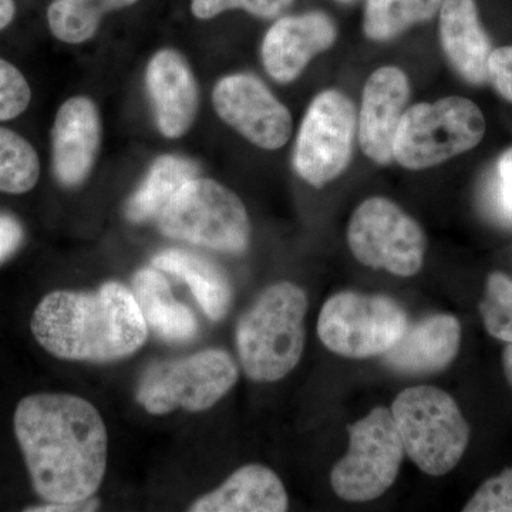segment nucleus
I'll return each mask as SVG.
<instances>
[{
    "label": "nucleus",
    "instance_id": "5",
    "mask_svg": "<svg viewBox=\"0 0 512 512\" xmlns=\"http://www.w3.org/2000/svg\"><path fill=\"white\" fill-rule=\"evenodd\" d=\"M484 114L474 101L448 96L404 111L393 144V160L407 170L436 167L483 141Z\"/></svg>",
    "mask_w": 512,
    "mask_h": 512
},
{
    "label": "nucleus",
    "instance_id": "33",
    "mask_svg": "<svg viewBox=\"0 0 512 512\" xmlns=\"http://www.w3.org/2000/svg\"><path fill=\"white\" fill-rule=\"evenodd\" d=\"M100 501L97 498L90 497L86 500L76 501V503H45L37 507L28 508L26 511L40 512H70V511H96L99 510Z\"/></svg>",
    "mask_w": 512,
    "mask_h": 512
},
{
    "label": "nucleus",
    "instance_id": "10",
    "mask_svg": "<svg viewBox=\"0 0 512 512\" xmlns=\"http://www.w3.org/2000/svg\"><path fill=\"white\" fill-rule=\"evenodd\" d=\"M348 245L360 264L410 278L423 268L427 238L419 222L396 202L372 197L353 212Z\"/></svg>",
    "mask_w": 512,
    "mask_h": 512
},
{
    "label": "nucleus",
    "instance_id": "3",
    "mask_svg": "<svg viewBox=\"0 0 512 512\" xmlns=\"http://www.w3.org/2000/svg\"><path fill=\"white\" fill-rule=\"evenodd\" d=\"M308 298L298 285L268 286L238 320L235 342L245 375L278 382L298 366L305 349Z\"/></svg>",
    "mask_w": 512,
    "mask_h": 512
},
{
    "label": "nucleus",
    "instance_id": "26",
    "mask_svg": "<svg viewBox=\"0 0 512 512\" xmlns=\"http://www.w3.org/2000/svg\"><path fill=\"white\" fill-rule=\"evenodd\" d=\"M481 319L493 338L512 343V279L493 272L487 278L485 295L480 302Z\"/></svg>",
    "mask_w": 512,
    "mask_h": 512
},
{
    "label": "nucleus",
    "instance_id": "14",
    "mask_svg": "<svg viewBox=\"0 0 512 512\" xmlns=\"http://www.w3.org/2000/svg\"><path fill=\"white\" fill-rule=\"evenodd\" d=\"M338 28L328 13L313 10L284 16L269 28L261 56L266 72L278 83L298 79L313 57L335 45Z\"/></svg>",
    "mask_w": 512,
    "mask_h": 512
},
{
    "label": "nucleus",
    "instance_id": "16",
    "mask_svg": "<svg viewBox=\"0 0 512 512\" xmlns=\"http://www.w3.org/2000/svg\"><path fill=\"white\" fill-rule=\"evenodd\" d=\"M146 89L158 130L167 138L184 136L198 110V86L190 64L177 50L164 49L151 57Z\"/></svg>",
    "mask_w": 512,
    "mask_h": 512
},
{
    "label": "nucleus",
    "instance_id": "1",
    "mask_svg": "<svg viewBox=\"0 0 512 512\" xmlns=\"http://www.w3.org/2000/svg\"><path fill=\"white\" fill-rule=\"evenodd\" d=\"M16 439L45 503H76L99 491L109 436L96 407L67 393H37L16 407Z\"/></svg>",
    "mask_w": 512,
    "mask_h": 512
},
{
    "label": "nucleus",
    "instance_id": "4",
    "mask_svg": "<svg viewBox=\"0 0 512 512\" xmlns=\"http://www.w3.org/2000/svg\"><path fill=\"white\" fill-rule=\"evenodd\" d=\"M392 413L404 453L427 476L440 477L460 463L470 426L456 400L434 386H414L397 394Z\"/></svg>",
    "mask_w": 512,
    "mask_h": 512
},
{
    "label": "nucleus",
    "instance_id": "21",
    "mask_svg": "<svg viewBox=\"0 0 512 512\" xmlns=\"http://www.w3.org/2000/svg\"><path fill=\"white\" fill-rule=\"evenodd\" d=\"M158 271L170 272L190 286L202 311L214 322L224 319L232 303L228 275L210 258L185 249H167L151 261Z\"/></svg>",
    "mask_w": 512,
    "mask_h": 512
},
{
    "label": "nucleus",
    "instance_id": "23",
    "mask_svg": "<svg viewBox=\"0 0 512 512\" xmlns=\"http://www.w3.org/2000/svg\"><path fill=\"white\" fill-rule=\"evenodd\" d=\"M444 0H367L363 32L370 40L387 42L439 15Z\"/></svg>",
    "mask_w": 512,
    "mask_h": 512
},
{
    "label": "nucleus",
    "instance_id": "29",
    "mask_svg": "<svg viewBox=\"0 0 512 512\" xmlns=\"http://www.w3.org/2000/svg\"><path fill=\"white\" fill-rule=\"evenodd\" d=\"M32 100L28 80L12 63L0 59V121L25 113Z\"/></svg>",
    "mask_w": 512,
    "mask_h": 512
},
{
    "label": "nucleus",
    "instance_id": "8",
    "mask_svg": "<svg viewBox=\"0 0 512 512\" xmlns=\"http://www.w3.org/2000/svg\"><path fill=\"white\" fill-rule=\"evenodd\" d=\"M409 328L400 303L386 295L345 291L323 305L318 319L320 342L346 359L383 356Z\"/></svg>",
    "mask_w": 512,
    "mask_h": 512
},
{
    "label": "nucleus",
    "instance_id": "36",
    "mask_svg": "<svg viewBox=\"0 0 512 512\" xmlns=\"http://www.w3.org/2000/svg\"><path fill=\"white\" fill-rule=\"evenodd\" d=\"M504 375L512 387V343L503 352Z\"/></svg>",
    "mask_w": 512,
    "mask_h": 512
},
{
    "label": "nucleus",
    "instance_id": "19",
    "mask_svg": "<svg viewBox=\"0 0 512 512\" xmlns=\"http://www.w3.org/2000/svg\"><path fill=\"white\" fill-rule=\"evenodd\" d=\"M289 500L284 483L271 468L248 464L235 471L217 490L202 495L192 512H284Z\"/></svg>",
    "mask_w": 512,
    "mask_h": 512
},
{
    "label": "nucleus",
    "instance_id": "7",
    "mask_svg": "<svg viewBox=\"0 0 512 512\" xmlns=\"http://www.w3.org/2000/svg\"><path fill=\"white\" fill-rule=\"evenodd\" d=\"M237 363L225 350L207 349L184 359L153 363L141 376L137 402L150 414L204 412L238 382Z\"/></svg>",
    "mask_w": 512,
    "mask_h": 512
},
{
    "label": "nucleus",
    "instance_id": "25",
    "mask_svg": "<svg viewBox=\"0 0 512 512\" xmlns=\"http://www.w3.org/2000/svg\"><path fill=\"white\" fill-rule=\"evenodd\" d=\"M103 13L99 3L55 0L47 10V20L56 39L69 45H80L96 35Z\"/></svg>",
    "mask_w": 512,
    "mask_h": 512
},
{
    "label": "nucleus",
    "instance_id": "17",
    "mask_svg": "<svg viewBox=\"0 0 512 512\" xmlns=\"http://www.w3.org/2000/svg\"><path fill=\"white\" fill-rule=\"evenodd\" d=\"M460 345V322L456 316L439 313L409 325L396 345L384 353L383 362L404 375H431L453 363Z\"/></svg>",
    "mask_w": 512,
    "mask_h": 512
},
{
    "label": "nucleus",
    "instance_id": "11",
    "mask_svg": "<svg viewBox=\"0 0 512 512\" xmlns=\"http://www.w3.org/2000/svg\"><path fill=\"white\" fill-rule=\"evenodd\" d=\"M357 136V110L339 90H325L309 104L303 117L293 167L306 183L320 188L349 167Z\"/></svg>",
    "mask_w": 512,
    "mask_h": 512
},
{
    "label": "nucleus",
    "instance_id": "20",
    "mask_svg": "<svg viewBox=\"0 0 512 512\" xmlns=\"http://www.w3.org/2000/svg\"><path fill=\"white\" fill-rule=\"evenodd\" d=\"M133 293L148 328L158 338L185 343L197 336V316L174 298L170 284L157 268H143L134 275Z\"/></svg>",
    "mask_w": 512,
    "mask_h": 512
},
{
    "label": "nucleus",
    "instance_id": "15",
    "mask_svg": "<svg viewBox=\"0 0 512 512\" xmlns=\"http://www.w3.org/2000/svg\"><path fill=\"white\" fill-rule=\"evenodd\" d=\"M101 143V121L89 97L64 101L52 130V167L63 187L82 185L89 177Z\"/></svg>",
    "mask_w": 512,
    "mask_h": 512
},
{
    "label": "nucleus",
    "instance_id": "9",
    "mask_svg": "<svg viewBox=\"0 0 512 512\" xmlns=\"http://www.w3.org/2000/svg\"><path fill=\"white\" fill-rule=\"evenodd\" d=\"M348 431L349 450L332 468L330 485L349 503L376 500L399 477L406 454L392 410L375 407Z\"/></svg>",
    "mask_w": 512,
    "mask_h": 512
},
{
    "label": "nucleus",
    "instance_id": "38",
    "mask_svg": "<svg viewBox=\"0 0 512 512\" xmlns=\"http://www.w3.org/2000/svg\"><path fill=\"white\" fill-rule=\"evenodd\" d=\"M336 2H340V3H353V2H357V0H336Z\"/></svg>",
    "mask_w": 512,
    "mask_h": 512
},
{
    "label": "nucleus",
    "instance_id": "18",
    "mask_svg": "<svg viewBox=\"0 0 512 512\" xmlns=\"http://www.w3.org/2000/svg\"><path fill=\"white\" fill-rule=\"evenodd\" d=\"M439 33L444 55L454 70L473 86L487 83L493 47L476 0H444L439 10Z\"/></svg>",
    "mask_w": 512,
    "mask_h": 512
},
{
    "label": "nucleus",
    "instance_id": "22",
    "mask_svg": "<svg viewBox=\"0 0 512 512\" xmlns=\"http://www.w3.org/2000/svg\"><path fill=\"white\" fill-rule=\"evenodd\" d=\"M198 177V167L192 161L173 154L158 157L151 165L137 191L126 204L128 221L146 222L154 220L164 210L175 194L188 181Z\"/></svg>",
    "mask_w": 512,
    "mask_h": 512
},
{
    "label": "nucleus",
    "instance_id": "28",
    "mask_svg": "<svg viewBox=\"0 0 512 512\" xmlns=\"http://www.w3.org/2000/svg\"><path fill=\"white\" fill-rule=\"evenodd\" d=\"M295 0H191V12L197 19L217 18L227 10L242 9L256 18H279Z\"/></svg>",
    "mask_w": 512,
    "mask_h": 512
},
{
    "label": "nucleus",
    "instance_id": "12",
    "mask_svg": "<svg viewBox=\"0 0 512 512\" xmlns=\"http://www.w3.org/2000/svg\"><path fill=\"white\" fill-rule=\"evenodd\" d=\"M212 104L224 123L256 147L279 150L292 136L291 111L252 74L222 77L212 92Z\"/></svg>",
    "mask_w": 512,
    "mask_h": 512
},
{
    "label": "nucleus",
    "instance_id": "35",
    "mask_svg": "<svg viewBox=\"0 0 512 512\" xmlns=\"http://www.w3.org/2000/svg\"><path fill=\"white\" fill-rule=\"evenodd\" d=\"M104 12L107 10H117L128 8V6L134 5L138 0H97Z\"/></svg>",
    "mask_w": 512,
    "mask_h": 512
},
{
    "label": "nucleus",
    "instance_id": "24",
    "mask_svg": "<svg viewBox=\"0 0 512 512\" xmlns=\"http://www.w3.org/2000/svg\"><path fill=\"white\" fill-rule=\"evenodd\" d=\"M40 177V160L35 148L9 128L0 127V191L25 194Z\"/></svg>",
    "mask_w": 512,
    "mask_h": 512
},
{
    "label": "nucleus",
    "instance_id": "2",
    "mask_svg": "<svg viewBox=\"0 0 512 512\" xmlns=\"http://www.w3.org/2000/svg\"><path fill=\"white\" fill-rule=\"evenodd\" d=\"M30 328L46 352L73 362L126 359L148 335L133 291L113 281L96 292H50L33 312Z\"/></svg>",
    "mask_w": 512,
    "mask_h": 512
},
{
    "label": "nucleus",
    "instance_id": "34",
    "mask_svg": "<svg viewBox=\"0 0 512 512\" xmlns=\"http://www.w3.org/2000/svg\"><path fill=\"white\" fill-rule=\"evenodd\" d=\"M15 0H0V30L8 28L15 18Z\"/></svg>",
    "mask_w": 512,
    "mask_h": 512
},
{
    "label": "nucleus",
    "instance_id": "31",
    "mask_svg": "<svg viewBox=\"0 0 512 512\" xmlns=\"http://www.w3.org/2000/svg\"><path fill=\"white\" fill-rule=\"evenodd\" d=\"M488 82L504 100L512 103V46L498 47L491 52Z\"/></svg>",
    "mask_w": 512,
    "mask_h": 512
},
{
    "label": "nucleus",
    "instance_id": "27",
    "mask_svg": "<svg viewBox=\"0 0 512 512\" xmlns=\"http://www.w3.org/2000/svg\"><path fill=\"white\" fill-rule=\"evenodd\" d=\"M483 205L491 218L512 227V147L501 154L493 173L485 178Z\"/></svg>",
    "mask_w": 512,
    "mask_h": 512
},
{
    "label": "nucleus",
    "instance_id": "32",
    "mask_svg": "<svg viewBox=\"0 0 512 512\" xmlns=\"http://www.w3.org/2000/svg\"><path fill=\"white\" fill-rule=\"evenodd\" d=\"M23 228L15 217L0 214V264L9 259L20 248Z\"/></svg>",
    "mask_w": 512,
    "mask_h": 512
},
{
    "label": "nucleus",
    "instance_id": "37",
    "mask_svg": "<svg viewBox=\"0 0 512 512\" xmlns=\"http://www.w3.org/2000/svg\"><path fill=\"white\" fill-rule=\"evenodd\" d=\"M66 2H77V3H99L97 0H66Z\"/></svg>",
    "mask_w": 512,
    "mask_h": 512
},
{
    "label": "nucleus",
    "instance_id": "30",
    "mask_svg": "<svg viewBox=\"0 0 512 512\" xmlns=\"http://www.w3.org/2000/svg\"><path fill=\"white\" fill-rule=\"evenodd\" d=\"M463 511L512 512V467L485 481Z\"/></svg>",
    "mask_w": 512,
    "mask_h": 512
},
{
    "label": "nucleus",
    "instance_id": "6",
    "mask_svg": "<svg viewBox=\"0 0 512 512\" xmlns=\"http://www.w3.org/2000/svg\"><path fill=\"white\" fill-rule=\"evenodd\" d=\"M165 237L241 254L251 241L247 208L234 191L210 178L185 183L157 217Z\"/></svg>",
    "mask_w": 512,
    "mask_h": 512
},
{
    "label": "nucleus",
    "instance_id": "13",
    "mask_svg": "<svg viewBox=\"0 0 512 512\" xmlns=\"http://www.w3.org/2000/svg\"><path fill=\"white\" fill-rule=\"evenodd\" d=\"M410 93L409 77L396 66L380 67L366 80L357 114V138L373 163L386 165L394 161V138Z\"/></svg>",
    "mask_w": 512,
    "mask_h": 512
}]
</instances>
